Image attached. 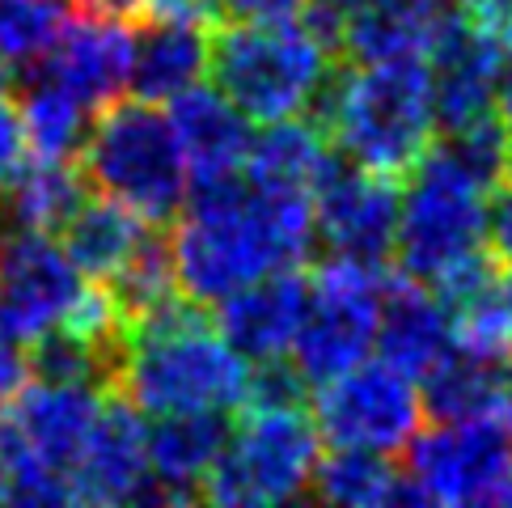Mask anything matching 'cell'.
<instances>
[{"mask_svg":"<svg viewBox=\"0 0 512 508\" xmlns=\"http://www.w3.org/2000/svg\"><path fill=\"white\" fill-rule=\"evenodd\" d=\"M212 39L199 22L149 17L132 47V94L144 102H174L208 77Z\"/></svg>","mask_w":512,"mask_h":508,"instance_id":"cell-22","label":"cell"},{"mask_svg":"<svg viewBox=\"0 0 512 508\" xmlns=\"http://www.w3.org/2000/svg\"><path fill=\"white\" fill-rule=\"evenodd\" d=\"M496 420L504 428V437L512 445V356H508V365H504V377H500V398H496Z\"/></svg>","mask_w":512,"mask_h":508,"instance_id":"cell-37","label":"cell"},{"mask_svg":"<svg viewBox=\"0 0 512 508\" xmlns=\"http://www.w3.org/2000/svg\"><path fill=\"white\" fill-rule=\"evenodd\" d=\"M314 123L347 161L407 178L436 136L428 60H377L343 72L335 68L314 102Z\"/></svg>","mask_w":512,"mask_h":508,"instance_id":"cell-3","label":"cell"},{"mask_svg":"<svg viewBox=\"0 0 512 508\" xmlns=\"http://www.w3.org/2000/svg\"><path fill=\"white\" fill-rule=\"evenodd\" d=\"M487 242H491V254H496V259H512V178L491 191Z\"/></svg>","mask_w":512,"mask_h":508,"instance_id":"cell-32","label":"cell"},{"mask_svg":"<svg viewBox=\"0 0 512 508\" xmlns=\"http://www.w3.org/2000/svg\"><path fill=\"white\" fill-rule=\"evenodd\" d=\"M496 119L504 123V132L512 136V60L500 72V85H496Z\"/></svg>","mask_w":512,"mask_h":508,"instance_id":"cell-38","label":"cell"},{"mask_svg":"<svg viewBox=\"0 0 512 508\" xmlns=\"http://www.w3.org/2000/svg\"><path fill=\"white\" fill-rule=\"evenodd\" d=\"M335 47L305 22H237L212 39L208 77L254 123H280L314 111L331 81Z\"/></svg>","mask_w":512,"mask_h":508,"instance_id":"cell-6","label":"cell"},{"mask_svg":"<svg viewBox=\"0 0 512 508\" xmlns=\"http://www.w3.org/2000/svg\"><path fill=\"white\" fill-rule=\"evenodd\" d=\"M369 5H373V0H309L301 17H305V22L322 34L326 43L335 47V56H339V34H343V22H347L352 13L369 9Z\"/></svg>","mask_w":512,"mask_h":508,"instance_id":"cell-31","label":"cell"},{"mask_svg":"<svg viewBox=\"0 0 512 508\" xmlns=\"http://www.w3.org/2000/svg\"><path fill=\"white\" fill-rule=\"evenodd\" d=\"M504 365L508 360H500V356H487V352H474V348L453 343V348L419 377L424 415H432V420H474V415H496Z\"/></svg>","mask_w":512,"mask_h":508,"instance_id":"cell-26","label":"cell"},{"mask_svg":"<svg viewBox=\"0 0 512 508\" xmlns=\"http://www.w3.org/2000/svg\"><path fill=\"white\" fill-rule=\"evenodd\" d=\"M453 5L462 9L466 17H474V22L512 34V0H453Z\"/></svg>","mask_w":512,"mask_h":508,"instance_id":"cell-36","label":"cell"},{"mask_svg":"<svg viewBox=\"0 0 512 508\" xmlns=\"http://www.w3.org/2000/svg\"><path fill=\"white\" fill-rule=\"evenodd\" d=\"M132 47L136 34L127 30V17L115 13L77 17L60 34V43L51 47V56L43 60L39 72L60 81L89 111H102V106L119 102L132 89Z\"/></svg>","mask_w":512,"mask_h":508,"instance_id":"cell-17","label":"cell"},{"mask_svg":"<svg viewBox=\"0 0 512 508\" xmlns=\"http://www.w3.org/2000/svg\"><path fill=\"white\" fill-rule=\"evenodd\" d=\"M81 174L98 195L119 199L149 225L178 221L182 204L191 195V166L182 153L170 111L161 102L119 98L102 106L89 123Z\"/></svg>","mask_w":512,"mask_h":508,"instance_id":"cell-4","label":"cell"},{"mask_svg":"<svg viewBox=\"0 0 512 508\" xmlns=\"http://www.w3.org/2000/svg\"><path fill=\"white\" fill-rule=\"evenodd\" d=\"M157 225H149L132 208H123L111 195H85L77 212L60 225V242L72 254V263L94 284H106L115 271L144 246Z\"/></svg>","mask_w":512,"mask_h":508,"instance_id":"cell-23","label":"cell"},{"mask_svg":"<svg viewBox=\"0 0 512 508\" xmlns=\"http://www.w3.org/2000/svg\"><path fill=\"white\" fill-rule=\"evenodd\" d=\"M17 85V72H13V60L0 56V98H9V89Z\"/></svg>","mask_w":512,"mask_h":508,"instance_id":"cell-41","label":"cell"},{"mask_svg":"<svg viewBox=\"0 0 512 508\" xmlns=\"http://www.w3.org/2000/svg\"><path fill=\"white\" fill-rule=\"evenodd\" d=\"M89 106L81 98H72L60 81H51L47 72H39L26 89H22V106H17V119H22L26 132V149L39 161H72L85 149L89 136Z\"/></svg>","mask_w":512,"mask_h":508,"instance_id":"cell-28","label":"cell"},{"mask_svg":"<svg viewBox=\"0 0 512 508\" xmlns=\"http://www.w3.org/2000/svg\"><path fill=\"white\" fill-rule=\"evenodd\" d=\"M26 132H22V119L9 106V98H0V191H5L17 174L26 166Z\"/></svg>","mask_w":512,"mask_h":508,"instance_id":"cell-30","label":"cell"},{"mask_svg":"<svg viewBox=\"0 0 512 508\" xmlns=\"http://www.w3.org/2000/svg\"><path fill=\"white\" fill-rule=\"evenodd\" d=\"M314 424L322 441L347 449H377L398 453L424 428V394L411 373L394 369L390 360H369L352 365L347 373L314 386Z\"/></svg>","mask_w":512,"mask_h":508,"instance_id":"cell-11","label":"cell"},{"mask_svg":"<svg viewBox=\"0 0 512 508\" xmlns=\"http://www.w3.org/2000/svg\"><path fill=\"white\" fill-rule=\"evenodd\" d=\"M500 305H504V318L512 331V259H500Z\"/></svg>","mask_w":512,"mask_h":508,"instance_id":"cell-40","label":"cell"},{"mask_svg":"<svg viewBox=\"0 0 512 508\" xmlns=\"http://www.w3.org/2000/svg\"><path fill=\"white\" fill-rule=\"evenodd\" d=\"M453 0H373L343 22L339 51L352 64L428 60L453 26Z\"/></svg>","mask_w":512,"mask_h":508,"instance_id":"cell-19","label":"cell"},{"mask_svg":"<svg viewBox=\"0 0 512 508\" xmlns=\"http://www.w3.org/2000/svg\"><path fill=\"white\" fill-rule=\"evenodd\" d=\"M339 157V149L314 119H280L267 123L263 136H254L250 157L242 174L259 187H280V191H309L314 195L318 178L331 170V161Z\"/></svg>","mask_w":512,"mask_h":508,"instance_id":"cell-24","label":"cell"},{"mask_svg":"<svg viewBox=\"0 0 512 508\" xmlns=\"http://www.w3.org/2000/svg\"><path fill=\"white\" fill-rule=\"evenodd\" d=\"M309 297H314V276H305L301 267H280L216 305V331L250 365L284 360L309 314Z\"/></svg>","mask_w":512,"mask_h":508,"instance_id":"cell-16","label":"cell"},{"mask_svg":"<svg viewBox=\"0 0 512 508\" xmlns=\"http://www.w3.org/2000/svg\"><path fill=\"white\" fill-rule=\"evenodd\" d=\"M81 5H89L94 13H115V17H144V5L149 0H81Z\"/></svg>","mask_w":512,"mask_h":508,"instance_id":"cell-39","label":"cell"},{"mask_svg":"<svg viewBox=\"0 0 512 508\" xmlns=\"http://www.w3.org/2000/svg\"><path fill=\"white\" fill-rule=\"evenodd\" d=\"M30 381V352H26V343H17L9 339L5 331H0V407L9 403V398L22 390Z\"/></svg>","mask_w":512,"mask_h":508,"instance_id":"cell-33","label":"cell"},{"mask_svg":"<svg viewBox=\"0 0 512 508\" xmlns=\"http://www.w3.org/2000/svg\"><path fill=\"white\" fill-rule=\"evenodd\" d=\"M144 17H182V22L212 26L225 17V0H149Z\"/></svg>","mask_w":512,"mask_h":508,"instance_id":"cell-35","label":"cell"},{"mask_svg":"<svg viewBox=\"0 0 512 508\" xmlns=\"http://www.w3.org/2000/svg\"><path fill=\"white\" fill-rule=\"evenodd\" d=\"M309 496H318L326 504L381 508V504H402L407 500V479H402V470L390 462V453L335 445L331 453H322L318 458Z\"/></svg>","mask_w":512,"mask_h":508,"instance_id":"cell-27","label":"cell"},{"mask_svg":"<svg viewBox=\"0 0 512 508\" xmlns=\"http://www.w3.org/2000/svg\"><path fill=\"white\" fill-rule=\"evenodd\" d=\"M386 280L381 267H360L343 259H326L314 271V297L297 331L288 360L305 377V386H322L377 348V322Z\"/></svg>","mask_w":512,"mask_h":508,"instance_id":"cell-10","label":"cell"},{"mask_svg":"<svg viewBox=\"0 0 512 508\" xmlns=\"http://www.w3.org/2000/svg\"><path fill=\"white\" fill-rule=\"evenodd\" d=\"M144 441L157 500H204L208 475L229 441V420L225 411L153 415V424H144Z\"/></svg>","mask_w":512,"mask_h":508,"instance_id":"cell-18","label":"cell"},{"mask_svg":"<svg viewBox=\"0 0 512 508\" xmlns=\"http://www.w3.org/2000/svg\"><path fill=\"white\" fill-rule=\"evenodd\" d=\"M508 60H512V34L474 22V17L457 9L445 39L428 56L436 127L453 132V127L496 115V85Z\"/></svg>","mask_w":512,"mask_h":508,"instance_id":"cell-14","label":"cell"},{"mask_svg":"<svg viewBox=\"0 0 512 508\" xmlns=\"http://www.w3.org/2000/svg\"><path fill=\"white\" fill-rule=\"evenodd\" d=\"M89 195L85 174L72 161H39L22 166V174L0 191V238L5 233H60L77 204Z\"/></svg>","mask_w":512,"mask_h":508,"instance_id":"cell-25","label":"cell"},{"mask_svg":"<svg viewBox=\"0 0 512 508\" xmlns=\"http://www.w3.org/2000/svg\"><path fill=\"white\" fill-rule=\"evenodd\" d=\"M402 479L419 504H512V445L496 415L436 420L411 437Z\"/></svg>","mask_w":512,"mask_h":508,"instance_id":"cell-9","label":"cell"},{"mask_svg":"<svg viewBox=\"0 0 512 508\" xmlns=\"http://www.w3.org/2000/svg\"><path fill=\"white\" fill-rule=\"evenodd\" d=\"M402 191L394 174L364 170L343 153L314 187V238L326 259L386 267L394 259Z\"/></svg>","mask_w":512,"mask_h":508,"instance_id":"cell-13","label":"cell"},{"mask_svg":"<svg viewBox=\"0 0 512 508\" xmlns=\"http://www.w3.org/2000/svg\"><path fill=\"white\" fill-rule=\"evenodd\" d=\"M102 386L34 377L0 411V500L64 504L72 466L102 411Z\"/></svg>","mask_w":512,"mask_h":508,"instance_id":"cell-5","label":"cell"},{"mask_svg":"<svg viewBox=\"0 0 512 508\" xmlns=\"http://www.w3.org/2000/svg\"><path fill=\"white\" fill-rule=\"evenodd\" d=\"M111 390L149 420L178 411L229 415L250 398V360L182 297L166 314L127 331Z\"/></svg>","mask_w":512,"mask_h":508,"instance_id":"cell-2","label":"cell"},{"mask_svg":"<svg viewBox=\"0 0 512 508\" xmlns=\"http://www.w3.org/2000/svg\"><path fill=\"white\" fill-rule=\"evenodd\" d=\"M81 0H0V56L43 64L60 34L77 22Z\"/></svg>","mask_w":512,"mask_h":508,"instance_id":"cell-29","label":"cell"},{"mask_svg":"<svg viewBox=\"0 0 512 508\" xmlns=\"http://www.w3.org/2000/svg\"><path fill=\"white\" fill-rule=\"evenodd\" d=\"M314 195L259 187L246 174L199 178L178 212L170 254L182 297L216 310L229 293L301 267L314 250Z\"/></svg>","mask_w":512,"mask_h":508,"instance_id":"cell-1","label":"cell"},{"mask_svg":"<svg viewBox=\"0 0 512 508\" xmlns=\"http://www.w3.org/2000/svg\"><path fill=\"white\" fill-rule=\"evenodd\" d=\"M457 343L453 314L436 288L419 284L411 276L386 280V297H381V322H377V352L390 360L394 369L411 373L415 381L424 377L436 360H441Z\"/></svg>","mask_w":512,"mask_h":508,"instance_id":"cell-20","label":"cell"},{"mask_svg":"<svg viewBox=\"0 0 512 508\" xmlns=\"http://www.w3.org/2000/svg\"><path fill=\"white\" fill-rule=\"evenodd\" d=\"M491 191L457 166V161L432 140V149L407 170L398 208L394 263L398 276H411L428 288H441L453 271H462L487 242Z\"/></svg>","mask_w":512,"mask_h":508,"instance_id":"cell-7","label":"cell"},{"mask_svg":"<svg viewBox=\"0 0 512 508\" xmlns=\"http://www.w3.org/2000/svg\"><path fill=\"white\" fill-rule=\"evenodd\" d=\"M94 297V280L47 233H5L0 242V331L17 343L68 326Z\"/></svg>","mask_w":512,"mask_h":508,"instance_id":"cell-12","label":"cell"},{"mask_svg":"<svg viewBox=\"0 0 512 508\" xmlns=\"http://www.w3.org/2000/svg\"><path fill=\"white\" fill-rule=\"evenodd\" d=\"M309 0H225V13L237 22H292L305 13Z\"/></svg>","mask_w":512,"mask_h":508,"instance_id":"cell-34","label":"cell"},{"mask_svg":"<svg viewBox=\"0 0 512 508\" xmlns=\"http://www.w3.org/2000/svg\"><path fill=\"white\" fill-rule=\"evenodd\" d=\"M170 119L182 140V153H187L191 183L242 174L254 144V119L237 102H229L216 85L199 81L187 94H178L170 102Z\"/></svg>","mask_w":512,"mask_h":508,"instance_id":"cell-21","label":"cell"},{"mask_svg":"<svg viewBox=\"0 0 512 508\" xmlns=\"http://www.w3.org/2000/svg\"><path fill=\"white\" fill-rule=\"evenodd\" d=\"M72 500L81 504H140L153 496L149 441H144L140 411L123 394L106 390L102 411L72 466Z\"/></svg>","mask_w":512,"mask_h":508,"instance_id":"cell-15","label":"cell"},{"mask_svg":"<svg viewBox=\"0 0 512 508\" xmlns=\"http://www.w3.org/2000/svg\"><path fill=\"white\" fill-rule=\"evenodd\" d=\"M242 424L216 458L204 500L212 504H288L314 487L322 458V432L305 403L242 407Z\"/></svg>","mask_w":512,"mask_h":508,"instance_id":"cell-8","label":"cell"}]
</instances>
